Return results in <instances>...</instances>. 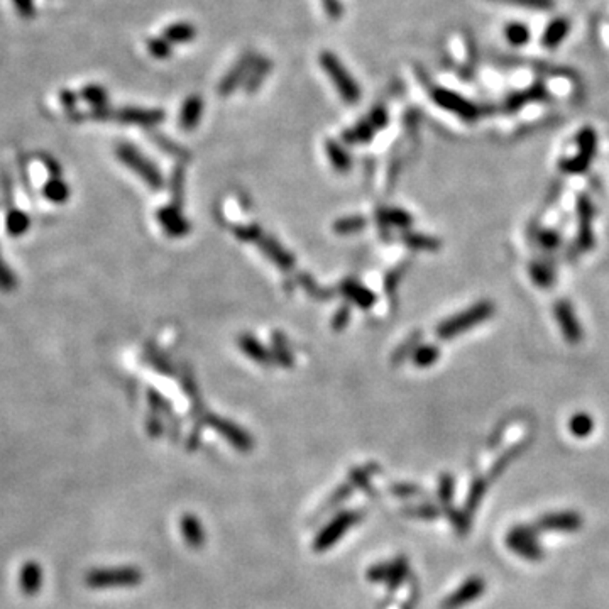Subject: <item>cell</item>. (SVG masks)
<instances>
[{"mask_svg": "<svg viewBox=\"0 0 609 609\" xmlns=\"http://www.w3.org/2000/svg\"><path fill=\"white\" fill-rule=\"evenodd\" d=\"M493 312H494L493 303L483 301V303L472 306V308L467 310L466 313L455 315V317L450 318V320L442 323L440 329H438V334H440V337H452V335L459 334V332L471 329V327H474L476 323L486 320V318L491 317Z\"/></svg>", "mask_w": 609, "mask_h": 609, "instance_id": "6da1fadb", "label": "cell"}, {"mask_svg": "<svg viewBox=\"0 0 609 609\" xmlns=\"http://www.w3.org/2000/svg\"><path fill=\"white\" fill-rule=\"evenodd\" d=\"M577 156L570 157V159L562 163V169H564L565 173H582L586 171L587 166L591 164V159H593V156L596 155V144H598L594 131L591 129V127L582 129L577 135Z\"/></svg>", "mask_w": 609, "mask_h": 609, "instance_id": "7a4b0ae2", "label": "cell"}, {"mask_svg": "<svg viewBox=\"0 0 609 609\" xmlns=\"http://www.w3.org/2000/svg\"><path fill=\"white\" fill-rule=\"evenodd\" d=\"M506 542H508V547L511 550L519 553V555L525 557L528 560H540L543 557L542 548L536 543L535 528H514V530L509 531Z\"/></svg>", "mask_w": 609, "mask_h": 609, "instance_id": "3957f363", "label": "cell"}, {"mask_svg": "<svg viewBox=\"0 0 609 609\" xmlns=\"http://www.w3.org/2000/svg\"><path fill=\"white\" fill-rule=\"evenodd\" d=\"M322 63H323V68L329 71V75L332 76V80H334V83L339 87V90L342 92L344 99L349 102H356L359 99V90H357L354 82L349 78L346 70H344V66L340 65L337 59L332 56L330 53H325L322 56Z\"/></svg>", "mask_w": 609, "mask_h": 609, "instance_id": "277c9868", "label": "cell"}, {"mask_svg": "<svg viewBox=\"0 0 609 609\" xmlns=\"http://www.w3.org/2000/svg\"><path fill=\"white\" fill-rule=\"evenodd\" d=\"M582 525V518L574 511L564 513H548L538 518L535 528L542 531H577Z\"/></svg>", "mask_w": 609, "mask_h": 609, "instance_id": "5b68a950", "label": "cell"}, {"mask_svg": "<svg viewBox=\"0 0 609 609\" xmlns=\"http://www.w3.org/2000/svg\"><path fill=\"white\" fill-rule=\"evenodd\" d=\"M593 205L586 195H581L577 200V217H579V244L582 249H591L594 242L593 236Z\"/></svg>", "mask_w": 609, "mask_h": 609, "instance_id": "8992f818", "label": "cell"}, {"mask_svg": "<svg viewBox=\"0 0 609 609\" xmlns=\"http://www.w3.org/2000/svg\"><path fill=\"white\" fill-rule=\"evenodd\" d=\"M555 317L560 323V330L562 334H564L565 340H567L569 344L581 342L582 332L570 303H567V301H559V303L555 305Z\"/></svg>", "mask_w": 609, "mask_h": 609, "instance_id": "52a82bcc", "label": "cell"}, {"mask_svg": "<svg viewBox=\"0 0 609 609\" xmlns=\"http://www.w3.org/2000/svg\"><path fill=\"white\" fill-rule=\"evenodd\" d=\"M484 589H486V584H484V581L481 577H472L469 581H466V584L459 587L455 593L450 596L449 599L444 603V609H457L464 606V604L474 601V599H478L481 594L484 593Z\"/></svg>", "mask_w": 609, "mask_h": 609, "instance_id": "ba28073f", "label": "cell"}, {"mask_svg": "<svg viewBox=\"0 0 609 609\" xmlns=\"http://www.w3.org/2000/svg\"><path fill=\"white\" fill-rule=\"evenodd\" d=\"M433 97H435L438 105L452 110V112L459 114V116L467 119V121H472V119H476V116H478V109H476L471 102L462 99L461 95H455V93L447 90H437Z\"/></svg>", "mask_w": 609, "mask_h": 609, "instance_id": "9c48e42d", "label": "cell"}, {"mask_svg": "<svg viewBox=\"0 0 609 609\" xmlns=\"http://www.w3.org/2000/svg\"><path fill=\"white\" fill-rule=\"evenodd\" d=\"M135 581H139V574L135 572V570H114V572H95L90 577V584L97 586V587L134 584Z\"/></svg>", "mask_w": 609, "mask_h": 609, "instance_id": "30bf717a", "label": "cell"}, {"mask_svg": "<svg viewBox=\"0 0 609 609\" xmlns=\"http://www.w3.org/2000/svg\"><path fill=\"white\" fill-rule=\"evenodd\" d=\"M119 156H121L122 159L126 161V163L129 164L132 169H135V171H139L140 174H143V178H146L147 181H151V183L156 181L157 174H156L155 169H152L151 166H149L146 161H144L143 157H140L138 152L134 151V149L129 147V146H122L121 149H119Z\"/></svg>", "mask_w": 609, "mask_h": 609, "instance_id": "8fae6325", "label": "cell"}, {"mask_svg": "<svg viewBox=\"0 0 609 609\" xmlns=\"http://www.w3.org/2000/svg\"><path fill=\"white\" fill-rule=\"evenodd\" d=\"M351 523H354V514H346V517H340L339 519H335V521L332 523V525L327 528L320 536H318L317 540L318 550L330 547V545L334 543L335 540L344 533V531H346V528L351 525Z\"/></svg>", "mask_w": 609, "mask_h": 609, "instance_id": "7c38bea8", "label": "cell"}, {"mask_svg": "<svg viewBox=\"0 0 609 609\" xmlns=\"http://www.w3.org/2000/svg\"><path fill=\"white\" fill-rule=\"evenodd\" d=\"M569 32V23L565 19H555L548 24V28L545 29L542 42L547 48H557L560 44V41L567 36Z\"/></svg>", "mask_w": 609, "mask_h": 609, "instance_id": "4fadbf2b", "label": "cell"}, {"mask_svg": "<svg viewBox=\"0 0 609 609\" xmlns=\"http://www.w3.org/2000/svg\"><path fill=\"white\" fill-rule=\"evenodd\" d=\"M569 427H570V432H572V435L584 438L587 435H591V432H593L594 421L589 415H586V413H577V415L572 416Z\"/></svg>", "mask_w": 609, "mask_h": 609, "instance_id": "5bb4252c", "label": "cell"}, {"mask_svg": "<svg viewBox=\"0 0 609 609\" xmlns=\"http://www.w3.org/2000/svg\"><path fill=\"white\" fill-rule=\"evenodd\" d=\"M159 117H161L159 112H146V110H135V109L123 110V112H121V119L132 123H151L157 121Z\"/></svg>", "mask_w": 609, "mask_h": 609, "instance_id": "9a60e30c", "label": "cell"}, {"mask_svg": "<svg viewBox=\"0 0 609 609\" xmlns=\"http://www.w3.org/2000/svg\"><path fill=\"white\" fill-rule=\"evenodd\" d=\"M506 37H508L511 44L521 46L530 40V31H528L525 24H509L508 29H506Z\"/></svg>", "mask_w": 609, "mask_h": 609, "instance_id": "2e32d148", "label": "cell"}, {"mask_svg": "<svg viewBox=\"0 0 609 609\" xmlns=\"http://www.w3.org/2000/svg\"><path fill=\"white\" fill-rule=\"evenodd\" d=\"M44 195L53 202H65L68 197V186L63 181L53 180L44 188Z\"/></svg>", "mask_w": 609, "mask_h": 609, "instance_id": "e0dca14e", "label": "cell"}, {"mask_svg": "<svg viewBox=\"0 0 609 609\" xmlns=\"http://www.w3.org/2000/svg\"><path fill=\"white\" fill-rule=\"evenodd\" d=\"M29 227V219L20 212H12L7 217V229L11 234H23Z\"/></svg>", "mask_w": 609, "mask_h": 609, "instance_id": "ac0fdd59", "label": "cell"}, {"mask_svg": "<svg viewBox=\"0 0 609 609\" xmlns=\"http://www.w3.org/2000/svg\"><path fill=\"white\" fill-rule=\"evenodd\" d=\"M183 533H185L186 540L191 545H198L200 540H202V528L193 518L183 519Z\"/></svg>", "mask_w": 609, "mask_h": 609, "instance_id": "d6986e66", "label": "cell"}, {"mask_svg": "<svg viewBox=\"0 0 609 609\" xmlns=\"http://www.w3.org/2000/svg\"><path fill=\"white\" fill-rule=\"evenodd\" d=\"M166 37H168L169 41H186L191 40L193 37V29H191V25H173V28H169L168 31H166Z\"/></svg>", "mask_w": 609, "mask_h": 609, "instance_id": "ffe728a7", "label": "cell"}, {"mask_svg": "<svg viewBox=\"0 0 609 609\" xmlns=\"http://www.w3.org/2000/svg\"><path fill=\"white\" fill-rule=\"evenodd\" d=\"M198 114H200V102L190 100L188 105L185 107V112H183V123H185L186 127L193 126L195 121H197Z\"/></svg>", "mask_w": 609, "mask_h": 609, "instance_id": "44dd1931", "label": "cell"}, {"mask_svg": "<svg viewBox=\"0 0 609 609\" xmlns=\"http://www.w3.org/2000/svg\"><path fill=\"white\" fill-rule=\"evenodd\" d=\"M82 95H83L85 100L92 102L93 105H100L105 102V92L99 87H87L83 90Z\"/></svg>", "mask_w": 609, "mask_h": 609, "instance_id": "7402d4cb", "label": "cell"}, {"mask_svg": "<svg viewBox=\"0 0 609 609\" xmlns=\"http://www.w3.org/2000/svg\"><path fill=\"white\" fill-rule=\"evenodd\" d=\"M484 491H486V484H484L483 481H478V483H476L474 486H472V491H471V496H469V502H467V505H469V509L476 508V506L479 505V501H481V498H483Z\"/></svg>", "mask_w": 609, "mask_h": 609, "instance_id": "603a6c76", "label": "cell"}, {"mask_svg": "<svg viewBox=\"0 0 609 609\" xmlns=\"http://www.w3.org/2000/svg\"><path fill=\"white\" fill-rule=\"evenodd\" d=\"M14 283H16L14 276H12V272L8 271V267L4 264L2 258H0V287L8 289L14 287Z\"/></svg>", "mask_w": 609, "mask_h": 609, "instance_id": "cb8c5ba5", "label": "cell"}, {"mask_svg": "<svg viewBox=\"0 0 609 609\" xmlns=\"http://www.w3.org/2000/svg\"><path fill=\"white\" fill-rule=\"evenodd\" d=\"M508 2L518 4L523 7H531V8H550L553 6L552 0H508Z\"/></svg>", "mask_w": 609, "mask_h": 609, "instance_id": "d4e9b609", "label": "cell"}, {"mask_svg": "<svg viewBox=\"0 0 609 609\" xmlns=\"http://www.w3.org/2000/svg\"><path fill=\"white\" fill-rule=\"evenodd\" d=\"M452 486H454L452 478H449V476H447V478L442 479L440 496H442V500H444V502L450 501V496H452Z\"/></svg>", "mask_w": 609, "mask_h": 609, "instance_id": "484cf974", "label": "cell"}, {"mask_svg": "<svg viewBox=\"0 0 609 609\" xmlns=\"http://www.w3.org/2000/svg\"><path fill=\"white\" fill-rule=\"evenodd\" d=\"M14 4H16V7L19 8L20 14H23L24 17H31L32 16V12H34L32 0H14Z\"/></svg>", "mask_w": 609, "mask_h": 609, "instance_id": "4316f807", "label": "cell"}, {"mask_svg": "<svg viewBox=\"0 0 609 609\" xmlns=\"http://www.w3.org/2000/svg\"><path fill=\"white\" fill-rule=\"evenodd\" d=\"M435 359H437V349H432V347L425 349L423 354H420V357H418L420 364H428Z\"/></svg>", "mask_w": 609, "mask_h": 609, "instance_id": "83f0119b", "label": "cell"}]
</instances>
